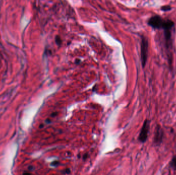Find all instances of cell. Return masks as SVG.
Masks as SVG:
<instances>
[{"label":"cell","instance_id":"cell-1","mask_svg":"<svg viewBox=\"0 0 176 175\" xmlns=\"http://www.w3.org/2000/svg\"><path fill=\"white\" fill-rule=\"evenodd\" d=\"M148 24L154 29H173L174 22L170 20L163 19L161 16L156 15L151 17L148 21Z\"/></svg>","mask_w":176,"mask_h":175},{"label":"cell","instance_id":"cell-2","mask_svg":"<svg viewBox=\"0 0 176 175\" xmlns=\"http://www.w3.org/2000/svg\"><path fill=\"white\" fill-rule=\"evenodd\" d=\"M148 41L145 37H142L141 42V58L142 65L143 68L145 67L148 58Z\"/></svg>","mask_w":176,"mask_h":175},{"label":"cell","instance_id":"cell-3","mask_svg":"<svg viewBox=\"0 0 176 175\" xmlns=\"http://www.w3.org/2000/svg\"><path fill=\"white\" fill-rule=\"evenodd\" d=\"M149 129H150V122L148 120H146L144 122L143 127L141 128L140 135L138 137V139L141 142L144 143L146 141L148 136Z\"/></svg>","mask_w":176,"mask_h":175},{"label":"cell","instance_id":"cell-4","mask_svg":"<svg viewBox=\"0 0 176 175\" xmlns=\"http://www.w3.org/2000/svg\"><path fill=\"white\" fill-rule=\"evenodd\" d=\"M164 136V132L161 127L158 125L156 128L154 137V142L157 144H160L162 142Z\"/></svg>","mask_w":176,"mask_h":175},{"label":"cell","instance_id":"cell-5","mask_svg":"<svg viewBox=\"0 0 176 175\" xmlns=\"http://www.w3.org/2000/svg\"><path fill=\"white\" fill-rule=\"evenodd\" d=\"M169 166L172 169L176 171V155L173 157L170 161Z\"/></svg>","mask_w":176,"mask_h":175},{"label":"cell","instance_id":"cell-6","mask_svg":"<svg viewBox=\"0 0 176 175\" xmlns=\"http://www.w3.org/2000/svg\"><path fill=\"white\" fill-rule=\"evenodd\" d=\"M161 10L163 11H168L172 10V7L169 5H165L161 7Z\"/></svg>","mask_w":176,"mask_h":175},{"label":"cell","instance_id":"cell-7","mask_svg":"<svg viewBox=\"0 0 176 175\" xmlns=\"http://www.w3.org/2000/svg\"><path fill=\"white\" fill-rule=\"evenodd\" d=\"M56 43H57L58 45H60V44H61V40H60V38H59V37H57L56 39Z\"/></svg>","mask_w":176,"mask_h":175},{"label":"cell","instance_id":"cell-8","mask_svg":"<svg viewBox=\"0 0 176 175\" xmlns=\"http://www.w3.org/2000/svg\"><path fill=\"white\" fill-rule=\"evenodd\" d=\"M64 172L66 174H69L71 173V169L69 168H67L65 169L64 171Z\"/></svg>","mask_w":176,"mask_h":175},{"label":"cell","instance_id":"cell-9","mask_svg":"<svg viewBox=\"0 0 176 175\" xmlns=\"http://www.w3.org/2000/svg\"><path fill=\"white\" fill-rule=\"evenodd\" d=\"M58 161H54L52 163V166H58Z\"/></svg>","mask_w":176,"mask_h":175},{"label":"cell","instance_id":"cell-10","mask_svg":"<svg viewBox=\"0 0 176 175\" xmlns=\"http://www.w3.org/2000/svg\"><path fill=\"white\" fill-rule=\"evenodd\" d=\"M57 115V113H53L52 114L51 116L52 117H55Z\"/></svg>","mask_w":176,"mask_h":175},{"label":"cell","instance_id":"cell-11","mask_svg":"<svg viewBox=\"0 0 176 175\" xmlns=\"http://www.w3.org/2000/svg\"><path fill=\"white\" fill-rule=\"evenodd\" d=\"M88 154H85L84 155V157H83V159H84V160H86L87 158H88Z\"/></svg>","mask_w":176,"mask_h":175}]
</instances>
